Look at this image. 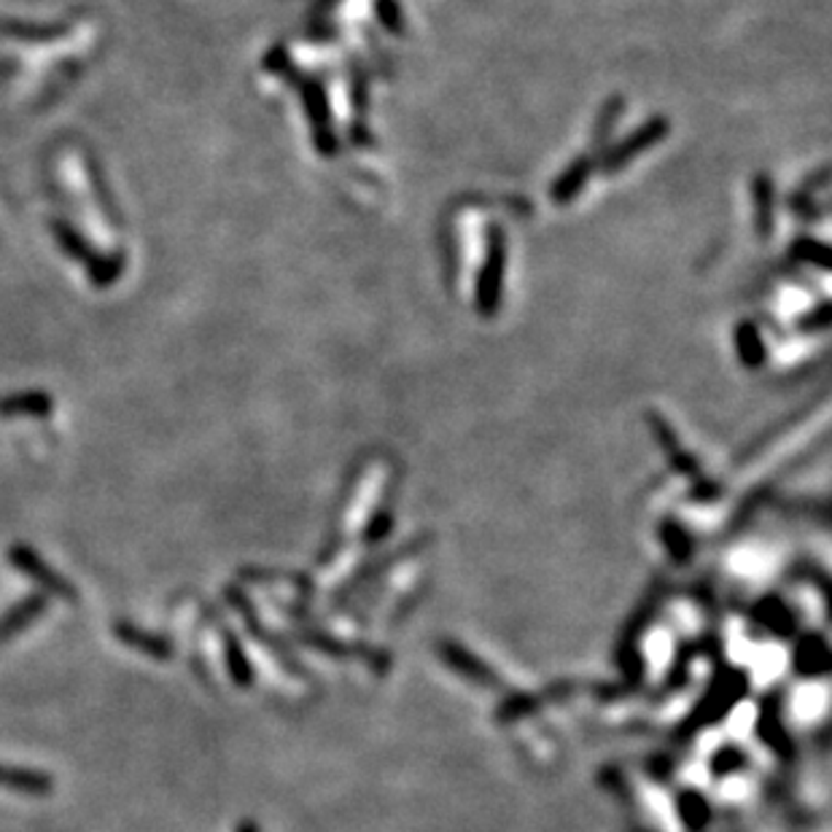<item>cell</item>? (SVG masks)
Here are the masks:
<instances>
[{
  "label": "cell",
  "mask_w": 832,
  "mask_h": 832,
  "mask_svg": "<svg viewBox=\"0 0 832 832\" xmlns=\"http://www.w3.org/2000/svg\"><path fill=\"white\" fill-rule=\"evenodd\" d=\"M789 256L798 259V262L806 264H817L819 270H830V249L828 243L817 238H798L789 249Z\"/></svg>",
  "instance_id": "cell-14"
},
{
  "label": "cell",
  "mask_w": 832,
  "mask_h": 832,
  "mask_svg": "<svg viewBox=\"0 0 832 832\" xmlns=\"http://www.w3.org/2000/svg\"><path fill=\"white\" fill-rule=\"evenodd\" d=\"M752 191H755V227L759 240H770L774 234V208H776V197H774V180L765 173H759L752 184Z\"/></svg>",
  "instance_id": "cell-10"
},
{
  "label": "cell",
  "mask_w": 832,
  "mask_h": 832,
  "mask_svg": "<svg viewBox=\"0 0 832 832\" xmlns=\"http://www.w3.org/2000/svg\"><path fill=\"white\" fill-rule=\"evenodd\" d=\"M0 787L14 789V792L28 795V798H46V795L54 792L57 781H54L46 770L0 763Z\"/></svg>",
  "instance_id": "cell-7"
},
{
  "label": "cell",
  "mask_w": 832,
  "mask_h": 832,
  "mask_svg": "<svg viewBox=\"0 0 832 832\" xmlns=\"http://www.w3.org/2000/svg\"><path fill=\"white\" fill-rule=\"evenodd\" d=\"M590 173H593V160L590 156H577L550 186V200L555 205H569L582 195L584 184H588Z\"/></svg>",
  "instance_id": "cell-8"
},
{
  "label": "cell",
  "mask_w": 832,
  "mask_h": 832,
  "mask_svg": "<svg viewBox=\"0 0 832 832\" xmlns=\"http://www.w3.org/2000/svg\"><path fill=\"white\" fill-rule=\"evenodd\" d=\"M504 270H506V238L499 225L488 227L485 238V262H482L478 275V288H474V305L482 318H493L502 307L504 294Z\"/></svg>",
  "instance_id": "cell-1"
},
{
  "label": "cell",
  "mask_w": 832,
  "mask_h": 832,
  "mask_svg": "<svg viewBox=\"0 0 832 832\" xmlns=\"http://www.w3.org/2000/svg\"><path fill=\"white\" fill-rule=\"evenodd\" d=\"M375 17L391 35L404 33V9L399 0H375Z\"/></svg>",
  "instance_id": "cell-16"
},
{
  "label": "cell",
  "mask_w": 832,
  "mask_h": 832,
  "mask_svg": "<svg viewBox=\"0 0 832 832\" xmlns=\"http://www.w3.org/2000/svg\"><path fill=\"white\" fill-rule=\"evenodd\" d=\"M830 327V303L828 299H822L817 307H813V313H806L803 318H800V329L803 331H824Z\"/></svg>",
  "instance_id": "cell-17"
},
{
  "label": "cell",
  "mask_w": 832,
  "mask_h": 832,
  "mask_svg": "<svg viewBox=\"0 0 832 832\" xmlns=\"http://www.w3.org/2000/svg\"><path fill=\"white\" fill-rule=\"evenodd\" d=\"M221 631V647H225V660H227V671L229 677H232V681L238 687H251L253 685V668H251V660L245 657L243 647H240L238 636H234L232 631L227 628H219Z\"/></svg>",
  "instance_id": "cell-11"
},
{
  "label": "cell",
  "mask_w": 832,
  "mask_h": 832,
  "mask_svg": "<svg viewBox=\"0 0 832 832\" xmlns=\"http://www.w3.org/2000/svg\"><path fill=\"white\" fill-rule=\"evenodd\" d=\"M6 560H9L17 571H22L28 580H33L35 584H39L44 595H54V599L65 601V604H70V606H76L78 599H81L76 584L70 582L65 574H59L54 566L46 563L44 555H41L39 550H33V547L11 545L9 552H6Z\"/></svg>",
  "instance_id": "cell-2"
},
{
  "label": "cell",
  "mask_w": 832,
  "mask_h": 832,
  "mask_svg": "<svg viewBox=\"0 0 832 832\" xmlns=\"http://www.w3.org/2000/svg\"><path fill=\"white\" fill-rule=\"evenodd\" d=\"M303 95H305V111L313 124V141H316V149L324 156H335L337 152H340V143H337V135L329 127V100H327V92H324L321 81L307 78V81L303 84Z\"/></svg>",
  "instance_id": "cell-4"
},
{
  "label": "cell",
  "mask_w": 832,
  "mask_h": 832,
  "mask_svg": "<svg viewBox=\"0 0 832 832\" xmlns=\"http://www.w3.org/2000/svg\"><path fill=\"white\" fill-rule=\"evenodd\" d=\"M351 81H353V111H355L353 132H355V141L364 143V141H366V132H364V113H366V78H364V74H361V68H355V65H353Z\"/></svg>",
  "instance_id": "cell-15"
},
{
  "label": "cell",
  "mask_w": 832,
  "mask_h": 832,
  "mask_svg": "<svg viewBox=\"0 0 832 832\" xmlns=\"http://www.w3.org/2000/svg\"><path fill=\"white\" fill-rule=\"evenodd\" d=\"M625 111V100L620 98V95H614V98H609L604 102V108H601L599 119H595V127H593V146L595 149H604L609 143V135H612L614 124H617V119L623 117Z\"/></svg>",
  "instance_id": "cell-13"
},
{
  "label": "cell",
  "mask_w": 832,
  "mask_h": 832,
  "mask_svg": "<svg viewBox=\"0 0 832 832\" xmlns=\"http://www.w3.org/2000/svg\"><path fill=\"white\" fill-rule=\"evenodd\" d=\"M668 130H671V124H668L666 117H653L649 122H644L638 130H633L623 143H617V146L609 149V152L604 154V165H601L604 167V173L623 171V167L631 165L636 156H642L644 152H649V149L657 146L660 141H666Z\"/></svg>",
  "instance_id": "cell-3"
},
{
  "label": "cell",
  "mask_w": 832,
  "mask_h": 832,
  "mask_svg": "<svg viewBox=\"0 0 832 832\" xmlns=\"http://www.w3.org/2000/svg\"><path fill=\"white\" fill-rule=\"evenodd\" d=\"M238 832H259V824L256 822H243L238 828Z\"/></svg>",
  "instance_id": "cell-18"
},
{
  "label": "cell",
  "mask_w": 832,
  "mask_h": 832,
  "mask_svg": "<svg viewBox=\"0 0 832 832\" xmlns=\"http://www.w3.org/2000/svg\"><path fill=\"white\" fill-rule=\"evenodd\" d=\"M647 418H649V426H653V434H655L657 439H660L663 448L668 450V456H671V461L677 463V467H679L685 474H696V472H698V469H696V461H692V458L687 456L685 450H679L677 437H674L671 426L666 424V418H660V415H657V413H649Z\"/></svg>",
  "instance_id": "cell-12"
},
{
  "label": "cell",
  "mask_w": 832,
  "mask_h": 832,
  "mask_svg": "<svg viewBox=\"0 0 832 832\" xmlns=\"http://www.w3.org/2000/svg\"><path fill=\"white\" fill-rule=\"evenodd\" d=\"M111 633L117 636V642H122L127 649L132 653H141L152 660H173L176 655V644H173L171 636H162V633L146 631L141 625L130 623V620H113Z\"/></svg>",
  "instance_id": "cell-5"
},
{
  "label": "cell",
  "mask_w": 832,
  "mask_h": 832,
  "mask_svg": "<svg viewBox=\"0 0 832 832\" xmlns=\"http://www.w3.org/2000/svg\"><path fill=\"white\" fill-rule=\"evenodd\" d=\"M735 353H738L741 364L746 370H759L765 364V359H768V348H765L763 335H759V329L752 321H741L735 327Z\"/></svg>",
  "instance_id": "cell-9"
},
{
  "label": "cell",
  "mask_w": 832,
  "mask_h": 832,
  "mask_svg": "<svg viewBox=\"0 0 832 832\" xmlns=\"http://www.w3.org/2000/svg\"><path fill=\"white\" fill-rule=\"evenodd\" d=\"M50 609V599L44 593H30L20 604H14L9 612L0 614V644L11 642L20 633H25L35 620H41Z\"/></svg>",
  "instance_id": "cell-6"
}]
</instances>
